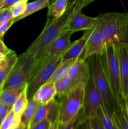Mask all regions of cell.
<instances>
[{"instance_id":"14","label":"cell","mask_w":128,"mask_h":129,"mask_svg":"<svg viewBox=\"0 0 128 129\" xmlns=\"http://www.w3.org/2000/svg\"><path fill=\"white\" fill-rule=\"evenodd\" d=\"M88 37L87 31L85 34L78 40L71 42L69 47L64 52L62 55V60H67L70 59H77L82 57L84 54Z\"/></svg>"},{"instance_id":"9","label":"cell","mask_w":128,"mask_h":129,"mask_svg":"<svg viewBox=\"0 0 128 129\" xmlns=\"http://www.w3.org/2000/svg\"><path fill=\"white\" fill-rule=\"evenodd\" d=\"M87 32L88 37L86 45L83 56L82 57L84 60L94 55H102L104 52L106 44L97 23L94 28L87 30Z\"/></svg>"},{"instance_id":"11","label":"cell","mask_w":128,"mask_h":129,"mask_svg":"<svg viewBox=\"0 0 128 129\" xmlns=\"http://www.w3.org/2000/svg\"><path fill=\"white\" fill-rule=\"evenodd\" d=\"M97 17H90L84 15L81 11L74 13L68 21L64 30L72 31L73 33L82 30H90L95 26Z\"/></svg>"},{"instance_id":"29","label":"cell","mask_w":128,"mask_h":129,"mask_svg":"<svg viewBox=\"0 0 128 129\" xmlns=\"http://www.w3.org/2000/svg\"><path fill=\"white\" fill-rule=\"evenodd\" d=\"M95 0H71L70 2L74 5V10L73 13L81 11L82 9L89 5Z\"/></svg>"},{"instance_id":"13","label":"cell","mask_w":128,"mask_h":129,"mask_svg":"<svg viewBox=\"0 0 128 129\" xmlns=\"http://www.w3.org/2000/svg\"><path fill=\"white\" fill-rule=\"evenodd\" d=\"M90 74L89 65L82 57L77 59L75 62L70 68L68 75L74 81L76 84L82 83H86Z\"/></svg>"},{"instance_id":"3","label":"cell","mask_w":128,"mask_h":129,"mask_svg":"<svg viewBox=\"0 0 128 129\" xmlns=\"http://www.w3.org/2000/svg\"><path fill=\"white\" fill-rule=\"evenodd\" d=\"M97 17L105 42L128 44V13L109 12Z\"/></svg>"},{"instance_id":"2","label":"cell","mask_w":128,"mask_h":129,"mask_svg":"<svg viewBox=\"0 0 128 129\" xmlns=\"http://www.w3.org/2000/svg\"><path fill=\"white\" fill-rule=\"evenodd\" d=\"M100 57L115 104L117 107L125 105L122 94L118 44L112 42H106L104 52Z\"/></svg>"},{"instance_id":"37","label":"cell","mask_w":128,"mask_h":129,"mask_svg":"<svg viewBox=\"0 0 128 129\" xmlns=\"http://www.w3.org/2000/svg\"><path fill=\"white\" fill-rule=\"evenodd\" d=\"M59 117H60V114L52 121L51 122V125L50 126V129H58V125L60 123V119H59Z\"/></svg>"},{"instance_id":"18","label":"cell","mask_w":128,"mask_h":129,"mask_svg":"<svg viewBox=\"0 0 128 129\" xmlns=\"http://www.w3.org/2000/svg\"><path fill=\"white\" fill-rule=\"evenodd\" d=\"M18 57V56L16 55V52L13 50L6 55L5 63L0 68V89H1L4 82L12 70L17 60Z\"/></svg>"},{"instance_id":"44","label":"cell","mask_w":128,"mask_h":129,"mask_svg":"<svg viewBox=\"0 0 128 129\" xmlns=\"http://www.w3.org/2000/svg\"><path fill=\"white\" fill-rule=\"evenodd\" d=\"M4 1H5V0H0V6L2 5V4L3 3Z\"/></svg>"},{"instance_id":"33","label":"cell","mask_w":128,"mask_h":129,"mask_svg":"<svg viewBox=\"0 0 128 129\" xmlns=\"http://www.w3.org/2000/svg\"><path fill=\"white\" fill-rule=\"evenodd\" d=\"M13 18L10 8L0 10V24Z\"/></svg>"},{"instance_id":"21","label":"cell","mask_w":128,"mask_h":129,"mask_svg":"<svg viewBox=\"0 0 128 129\" xmlns=\"http://www.w3.org/2000/svg\"><path fill=\"white\" fill-rule=\"evenodd\" d=\"M113 119L118 129H128V117L125 105L114 106L111 110Z\"/></svg>"},{"instance_id":"24","label":"cell","mask_w":128,"mask_h":129,"mask_svg":"<svg viewBox=\"0 0 128 129\" xmlns=\"http://www.w3.org/2000/svg\"><path fill=\"white\" fill-rule=\"evenodd\" d=\"M39 103H37L33 98L31 97L28 99V103L26 108L24 110L22 115H21V122L28 128L30 122L39 106Z\"/></svg>"},{"instance_id":"35","label":"cell","mask_w":128,"mask_h":129,"mask_svg":"<svg viewBox=\"0 0 128 129\" xmlns=\"http://www.w3.org/2000/svg\"><path fill=\"white\" fill-rule=\"evenodd\" d=\"M11 51V49H9V48L5 45L4 42L3 41V40L0 39V53L4 54V55H6V54L10 53Z\"/></svg>"},{"instance_id":"8","label":"cell","mask_w":128,"mask_h":129,"mask_svg":"<svg viewBox=\"0 0 128 129\" xmlns=\"http://www.w3.org/2000/svg\"><path fill=\"white\" fill-rule=\"evenodd\" d=\"M103 103L104 102L102 96L95 86L90 73L85 84L83 110L86 119L97 116L98 110Z\"/></svg>"},{"instance_id":"28","label":"cell","mask_w":128,"mask_h":129,"mask_svg":"<svg viewBox=\"0 0 128 129\" xmlns=\"http://www.w3.org/2000/svg\"><path fill=\"white\" fill-rule=\"evenodd\" d=\"M28 0H20L10 6V10L14 18L18 17L23 13L28 3Z\"/></svg>"},{"instance_id":"30","label":"cell","mask_w":128,"mask_h":129,"mask_svg":"<svg viewBox=\"0 0 128 129\" xmlns=\"http://www.w3.org/2000/svg\"><path fill=\"white\" fill-rule=\"evenodd\" d=\"M15 23V18H13L0 24V39H3L5 34Z\"/></svg>"},{"instance_id":"31","label":"cell","mask_w":128,"mask_h":129,"mask_svg":"<svg viewBox=\"0 0 128 129\" xmlns=\"http://www.w3.org/2000/svg\"><path fill=\"white\" fill-rule=\"evenodd\" d=\"M85 123L88 125L90 129H105L100 123L97 116L88 118L85 121Z\"/></svg>"},{"instance_id":"41","label":"cell","mask_w":128,"mask_h":129,"mask_svg":"<svg viewBox=\"0 0 128 129\" xmlns=\"http://www.w3.org/2000/svg\"><path fill=\"white\" fill-rule=\"evenodd\" d=\"M5 58L3 59V60H1V61L0 62V68H1L3 65V64L5 63Z\"/></svg>"},{"instance_id":"38","label":"cell","mask_w":128,"mask_h":129,"mask_svg":"<svg viewBox=\"0 0 128 129\" xmlns=\"http://www.w3.org/2000/svg\"><path fill=\"white\" fill-rule=\"evenodd\" d=\"M125 110L126 112L127 116L128 117V95L127 96L126 98H125Z\"/></svg>"},{"instance_id":"27","label":"cell","mask_w":128,"mask_h":129,"mask_svg":"<svg viewBox=\"0 0 128 129\" xmlns=\"http://www.w3.org/2000/svg\"><path fill=\"white\" fill-rule=\"evenodd\" d=\"M86 120V118L84 115V110L82 108L80 112L67 123L61 124L59 123L58 129H78L82 125L84 124Z\"/></svg>"},{"instance_id":"17","label":"cell","mask_w":128,"mask_h":129,"mask_svg":"<svg viewBox=\"0 0 128 129\" xmlns=\"http://www.w3.org/2000/svg\"><path fill=\"white\" fill-rule=\"evenodd\" d=\"M70 0H56L48 7V20H56L61 17L67 10Z\"/></svg>"},{"instance_id":"34","label":"cell","mask_w":128,"mask_h":129,"mask_svg":"<svg viewBox=\"0 0 128 129\" xmlns=\"http://www.w3.org/2000/svg\"><path fill=\"white\" fill-rule=\"evenodd\" d=\"M52 121L50 118H46L38 123H36L29 129H50Z\"/></svg>"},{"instance_id":"4","label":"cell","mask_w":128,"mask_h":129,"mask_svg":"<svg viewBox=\"0 0 128 129\" xmlns=\"http://www.w3.org/2000/svg\"><path fill=\"white\" fill-rule=\"evenodd\" d=\"M85 83H79L70 91L61 102L60 123L65 124L73 119L84 107Z\"/></svg>"},{"instance_id":"39","label":"cell","mask_w":128,"mask_h":129,"mask_svg":"<svg viewBox=\"0 0 128 129\" xmlns=\"http://www.w3.org/2000/svg\"><path fill=\"white\" fill-rule=\"evenodd\" d=\"M14 129H28V128L25 124H23L22 122H21V123L18 127H16V128H15Z\"/></svg>"},{"instance_id":"16","label":"cell","mask_w":128,"mask_h":129,"mask_svg":"<svg viewBox=\"0 0 128 129\" xmlns=\"http://www.w3.org/2000/svg\"><path fill=\"white\" fill-rule=\"evenodd\" d=\"M27 85L28 83H24L0 89V102L13 106L20 93L27 88Z\"/></svg>"},{"instance_id":"22","label":"cell","mask_w":128,"mask_h":129,"mask_svg":"<svg viewBox=\"0 0 128 129\" xmlns=\"http://www.w3.org/2000/svg\"><path fill=\"white\" fill-rule=\"evenodd\" d=\"M49 6V3L48 0H36L33 2L28 3L26 6V10L24 11L23 13L20 16L15 18V22L20 21V20L24 19L25 18L32 15L34 13H36L45 8H48Z\"/></svg>"},{"instance_id":"20","label":"cell","mask_w":128,"mask_h":129,"mask_svg":"<svg viewBox=\"0 0 128 129\" xmlns=\"http://www.w3.org/2000/svg\"><path fill=\"white\" fill-rule=\"evenodd\" d=\"M77 84L68 74H67L55 83L56 96L63 98Z\"/></svg>"},{"instance_id":"42","label":"cell","mask_w":128,"mask_h":129,"mask_svg":"<svg viewBox=\"0 0 128 129\" xmlns=\"http://www.w3.org/2000/svg\"><path fill=\"white\" fill-rule=\"evenodd\" d=\"M55 1H56V0H48V1L49 5H51V4H52L53 2H55Z\"/></svg>"},{"instance_id":"25","label":"cell","mask_w":128,"mask_h":129,"mask_svg":"<svg viewBox=\"0 0 128 129\" xmlns=\"http://www.w3.org/2000/svg\"><path fill=\"white\" fill-rule=\"evenodd\" d=\"M26 88L23 91L20 95L18 96L15 102L13 105L12 110L16 115L19 116L22 115L24 110L26 108L28 103V98L27 96V90Z\"/></svg>"},{"instance_id":"1","label":"cell","mask_w":128,"mask_h":129,"mask_svg":"<svg viewBox=\"0 0 128 129\" xmlns=\"http://www.w3.org/2000/svg\"><path fill=\"white\" fill-rule=\"evenodd\" d=\"M74 10V5L70 1L64 15L56 20H47L45 27L37 39L21 55L34 59L38 62L46 54L51 44L64 30Z\"/></svg>"},{"instance_id":"40","label":"cell","mask_w":128,"mask_h":129,"mask_svg":"<svg viewBox=\"0 0 128 129\" xmlns=\"http://www.w3.org/2000/svg\"><path fill=\"white\" fill-rule=\"evenodd\" d=\"M5 57H6V55H4V54H1V53H0V62H1V60H3V59L5 58Z\"/></svg>"},{"instance_id":"23","label":"cell","mask_w":128,"mask_h":129,"mask_svg":"<svg viewBox=\"0 0 128 129\" xmlns=\"http://www.w3.org/2000/svg\"><path fill=\"white\" fill-rule=\"evenodd\" d=\"M77 59H70L67 60H64L61 61V62L59 64L58 66L55 71L53 75L50 78L48 81H51L53 83H55L56 81L60 79V78L68 74L69 70L72 66L73 65Z\"/></svg>"},{"instance_id":"36","label":"cell","mask_w":128,"mask_h":129,"mask_svg":"<svg viewBox=\"0 0 128 129\" xmlns=\"http://www.w3.org/2000/svg\"><path fill=\"white\" fill-rule=\"evenodd\" d=\"M20 1V0H5L3 3L2 4L1 6H0V10L1 9H5L7 8H10L11 5H13L15 3L17 2V1Z\"/></svg>"},{"instance_id":"7","label":"cell","mask_w":128,"mask_h":129,"mask_svg":"<svg viewBox=\"0 0 128 129\" xmlns=\"http://www.w3.org/2000/svg\"><path fill=\"white\" fill-rule=\"evenodd\" d=\"M90 73L92 76L95 86L102 96L104 104L112 110L114 106L117 105L100 55H95V59H94L92 64V69Z\"/></svg>"},{"instance_id":"15","label":"cell","mask_w":128,"mask_h":129,"mask_svg":"<svg viewBox=\"0 0 128 129\" xmlns=\"http://www.w3.org/2000/svg\"><path fill=\"white\" fill-rule=\"evenodd\" d=\"M56 96L55 83L47 81L39 88L32 98L40 105H43L53 100Z\"/></svg>"},{"instance_id":"6","label":"cell","mask_w":128,"mask_h":129,"mask_svg":"<svg viewBox=\"0 0 128 129\" xmlns=\"http://www.w3.org/2000/svg\"><path fill=\"white\" fill-rule=\"evenodd\" d=\"M62 55L51 58L49 61L40 64L37 67L35 73L28 82V98L30 99L34 95L40 86L45 84L51 78L55 71L62 61Z\"/></svg>"},{"instance_id":"5","label":"cell","mask_w":128,"mask_h":129,"mask_svg":"<svg viewBox=\"0 0 128 129\" xmlns=\"http://www.w3.org/2000/svg\"><path fill=\"white\" fill-rule=\"evenodd\" d=\"M38 62L34 59L20 55L1 89L11 86L28 83L37 69Z\"/></svg>"},{"instance_id":"26","label":"cell","mask_w":128,"mask_h":129,"mask_svg":"<svg viewBox=\"0 0 128 129\" xmlns=\"http://www.w3.org/2000/svg\"><path fill=\"white\" fill-rule=\"evenodd\" d=\"M21 122V117L11 110L0 124V129H14Z\"/></svg>"},{"instance_id":"10","label":"cell","mask_w":128,"mask_h":129,"mask_svg":"<svg viewBox=\"0 0 128 129\" xmlns=\"http://www.w3.org/2000/svg\"><path fill=\"white\" fill-rule=\"evenodd\" d=\"M73 34L72 31L64 30L51 44L43 57L38 62V66L49 61L54 57L63 54L71 44L70 38Z\"/></svg>"},{"instance_id":"19","label":"cell","mask_w":128,"mask_h":129,"mask_svg":"<svg viewBox=\"0 0 128 129\" xmlns=\"http://www.w3.org/2000/svg\"><path fill=\"white\" fill-rule=\"evenodd\" d=\"M97 116L105 129H118L113 119L111 109L104 103L100 105Z\"/></svg>"},{"instance_id":"43","label":"cell","mask_w":128,"mask_h":129,"mask_svg":"<svg viewBox=\"0 0 128 129\" xmlns=\"http://www.w3.org/2000/svg\"><path fill=\"white\" fill-rule=\"evenodd\" d=\"M84 124H85V129H90V128H89V126H88V125L86 123H84Z\"/></svg>"},{"instance_id":"12","label":"cell","mask_w":128,"mask_h":129,"mask_svg":"<svg viewBox=\"0 0 128 129\" xmlns=\"http://www.w3.org/2000/svg\"><path fill=\"white\" fill-rule=\"evenodd\" d=\"M120 81L123 99L128 95V44H118Z\"/></svg>"},{"instance_id":"32","label":"cell","mask_w":128,"mask_h":129,"mask_svg":"<svg viewBox=\"0 0 128 129\" xmlns=\"http://www.w3.org/2000/svg\"><path fill=\"white\" fill-rule=\"evenodd\" d=\"M12 105L0 102V124L12 110Z\"/></svg>"}]
</instances>
